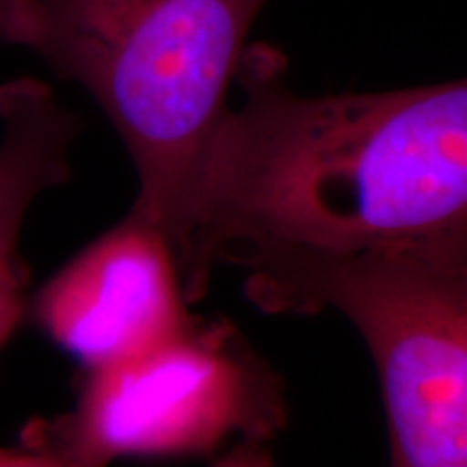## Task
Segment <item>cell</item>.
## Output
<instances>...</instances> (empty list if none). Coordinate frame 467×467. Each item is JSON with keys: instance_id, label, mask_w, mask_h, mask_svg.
<instances>
[{"instance_id": "1", "label": "cell", "mask_w": 467, "mask_h": 467, "mask_svg": "<svg viewBox=\"0 0 467 467\" xmlns=\"http://www.w3.org/2000/svg\"><path fill=\"white\" fill-rule=\"evenodd\" d=\"M234 83L175 255L186 301L221 262L275 251H467V78L301 96L251 44Z\"/></svg>"}, {"instance_id": "2", "label": "cell", "mask_w": 467, "mask_h": 467, "mask_svg": "<svg viewBox=\"0 0 467 467\" xmlns=\"http://www.w3.org/2000/svg\"><path fill=\"white\" fill-rule=\"evenodd\" d=\"M268 0H16L11 42L104 110L137 171L132 213L182 247L202 162Z\"/></svg>"}, {"instance_id": "3", "label": "cell", "mask_w": 467, "mask_h": 467, "mask_svg": "<svg viewBox=\"0 0 467 467\" xmlns=\"http://www.w3.org/2000/svg\"><path fill=\"white\" fill-rule=\"evenodd\" d=\"M238 268L262 312L334 309L358 327L394 465L467 467V251H275Z\"/></svg>"}, {"instance_id": "4", "label": "cell", "mask_w": 467, "mask_h": 467, "mask_svg": "<svg viewBox=\"0 0 467 467\" xmlns=\"http://www.w3.org/2000/svg\"><path fill=\"white\" fill-rule=\"evenodd\" d=\"M284 426L277 377L225 320L192 318L171 340L87 370L74 411L31 426L26 446L58 467L119 457H206L260 448Z\"/></svg>"}, {"instance_id": "5", "label": "cell", "mask_w": 467, "mask_h": 467, "mask_svg": "<svg viewBox=\"0 0 467 467\" xmlns=\"http://www.w3.org/2000/svg\"><path fill=\"white\" fill-rule=\"evenodd\" d=\"M186 303L165 234L130 210L37 292L33 314L58 347L96 370L178 336L192 320Z\"/></svg>"}, {"instance_id": "6", "label": "cell", "mask_w": 467, "mask_h": 467, "mask_svg": "<svg viewBox=\"0 0 467 467\" xmlns=\"http://www.w3.org/2000/svg\"><path fill=\"white\" fill-rule=\"evenodd\" d=\"M80 128L42 80L0 85V223L25 217L44 191L67 182Z\"/></svg>"}, {"instance_id": "7", "label": "cell", "mask_w": 467, "mask_h": 467, "mask_svg": "<svg viewBox=\"0 0 467 467\" xmlns=\"http://www.w3.org/2000/svg\"><path fill=\"white\" fill-rule=\"evenodd\" d=\"M22 221L25 217H14L0 223V350L20 325L26 306V266L17 251Z\"/></svg>"}, {"instance_id": "8", "label": "cell", "mask_w": 467, "mask_h": 467, "mask_svg": "<svg viewBox=\"0 0 467 467\" xmlns=\"http://www.w3.org/2000/svg\"><path fill=\"white\" fill-rule=\"evenodd\" d=\"M0 467H58V465L50 454L22 443V446L17 448L0 446Z\"/></svg>"}, {"instance_id": "9", "label": "cell", "mask_w": 467, "mask_h": 467, "mask_svg": "<svg viewBox=\"0 0 467 467\" xmlns=\"http://www.w3.org/2000/svg\"><path fill=\"white\" fill-rule=\"evenodd\" d=\"M14 11H16V0H0V44L11 42V31H14Z\"/></svg>"}]
</instances>
